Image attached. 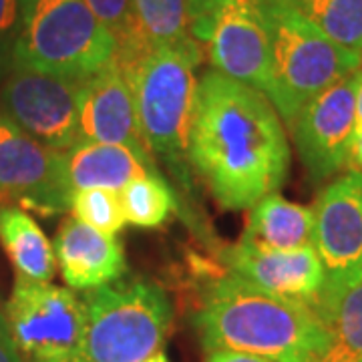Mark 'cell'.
<instances>
[{
	"label": "cell",
	"instance_id": "6da1fadb",
	"mask_svg": "<svg viewBox=\"0 0 362 362\" xmlns=\"http://www.w3.org/2000/svg\"><path fill=\"white\" fill-rule=\"evenodd\" d=\"M290 159L284 121L262 90L214 69L197 78L187 161L223 209L276 194Z\"/></svg>",
	"mask_w": 362,
	"mask_h": 362
},
{
	"label": "cell",
	"instance_id": "7a4b0ae2",
	"mask_svg": "<svg viewBox=\"0 0 362 362\" xmlns=\"http://www.w3.org/2000/svg\"><path fill=\"white\" fill-rule=\"evenodd\" d=\"M194 326L206 352L238 350L274 362H314L326 346L316 308L272 296L226 270L202 284Z\"/></svg>",
	"mask_w": 362,
	"mask_h": 362
},
{
	"label": "cell",
	"instance_id": "3957f363",
	"mask_svg": "<svg viewBox=\"0 0 362 362\" xmlns=\"http://www.w3.org/2000/svg\"><path fill=\"white\" fill-rule=\"evenodd\" d=\"M202 49L195 40L143 52L121 66L129 78L139 131L149 153L165 161L181 183H187V143L194 117Z\"/></svg>",
	"mask_w": 362,
	"mask_h": 362
},
{
	"label": "cell",
	"instance_id": "277c9868",
	"mask_svg": "<svg viewBox=\"0 0 362 362\" xmlns=\"http://www.w3.org/2000/svg\"><path fill=\"white\" fill-rule=\"evenodd\" d=\"M115 52L113 35L83 0H21L13 69L85 81Z\"/></svg>",
	"mask_w": 362,
	"mask_h": 362
},
{
	"label": "cell",
	"instance_id": "5b68a950",
	"mask_svg": "<svg viewBox=\"0 0 362 362\" xmlns=\"http://www.w3.org/2000/svg\"><path fill=\"white\" fill-rule=\"evenodd\" d=\"M259 2L270 42L272 90L268 99L290 127L304 105L362 69V61L326 39L282 0Z\"/></svg>",
	"mask_w": 362,
	"mask_h": 362
},
{
	"label": "cell",
	"instance_id": "8992f818",
	"mask_svg": "<svg viewBox=\"0 0 362 362\" xmlns=\"http://www.w3.org/2000/svg\"><path fill=\"white\" fill-rule=\"evenodd\" d=\"M89 362H145L163 350L173 304L156 282L129 280L78 294Z\"/></svg>",
	"mask_w": 362,
	"mask_h": 362
},
{
	"label": "cell",
	"instance_id": "52a82bcc",
	"mask_svg": "<svg viewBox=\"0 0 362 362\" xmlns=\"http://www.w3.org/2000/svg\"><path fill=\"white\" fill-rule=\"evenodd\" d=\"M187 18L214 71L270 97V42L259 0H187Z\"/></svg>",
	"mask_w": 362,
	"mask_h": 362
},
{
	"label": "cell",
	"instance_id": "ba28073f",
	"mask_svg": "<svg viewBox=\"0 0 362 362\" xmlns=\"http://www.w3.org/2000/svg\"><path fill=\"white\" fill-rule=\"evenodd\" d=\"M4 314L26 362L85 352V306L71 288L16 278Z\"/></svg>",
	"mask_w": 362,
	"mask_h": 362
},
{
	"label": "cell",
	"instance_id": "9c48e42d",
	"mask_svg": "<svg viewBox=\"0 0 362 362\" xmlns=\"http://www.w3.org/2000/svg\"><path fill=\"white\" fill-rule=\"evenodd\" d=\"M312 211L314 247L326 276L316 308L320 314L350 288L362 284V171L330 181Z\"/></svg>",
	"mask_w": 362,
	"mask_h": 362
},
{
	"label": "cell",
	"instance_id": "30bf717a",
	"mask_svg": "<svg viewBox=\"0 0 362 362\" xmlns=\"http://www.w3.org/2000/svg\"><path fill=\"white\" fill-rule=\"evenodd\" d=\"M65 153L42 145L0 109V207H21L42 218L71 209Z\"/></svg>",
	"mask_w": 362,
	"mask_h": 362
},
{
	"label": "cell",
	"instance_id": "8fae6325",
	"mask_svg": "<svg viewBox=\"0 0 362 362\" xmlns=\"http://www.w3.org/2000/svg\"><path fill=\"white\" fill-rule=\"evenodd\" d=\"M83 81L13 69L0 85V109L54 151L78 143V95Z\"/></svg>",
	"mask_w": 362,
	"mask_h": 362
},
{
	"label": "cell",
	"instance_id": "7c38bea8",
	"mask_svg": "<svg viewBox=\"0 0 362 362\" xmlns=\"http://www.w3.org/2000/svg\"><path fill=\"white\" fill-rule=\"evenodd\" d=\"M361 71L338 81L302 107L290 123L298 157L314 183L338 175L349 163L356 133V89Z\"/></svg>",
	"mask_w": 362,
	"mask_h": 362
},
{
	"label": "cell",
	"instance_id": "4fadbf2b",
	"mask_svg": "<svg viewBox=\"0 0 362 362\" xmlns=\"http://www.w3.org/2000/svg\"><path fill=\"white\" fill-rule=\"evenodd\" d=\"M218 258L230 274L244 278L272 296L318 308L326 276L314 246L280 252L238 242L223 247Z\"/></svg>",
	"mask_w": 362,
	"mask_h": 362
},
{
	"label": "cell",
	"instance_id": "5bb4252c",
	"mask_svg": "<svg viewBox=\"0 0 362 362\" xmlns=\"http://www.w3.org/2000/svg\"><path fill=\"white\" fill-rule=\"evenodd\" d=\"M78 141L123 145L156 163L143 143L133 89L115 59L83 81L78 95Z\"/></svg>",
	"mask_w": 362,
	"mask_h": 362
},
{
	"label": "cell",
	"instance_id": "9a60e30c",
	"mask_svg": "<svg viewBox=\"0 0 362 362\" xmlns=\"http://www.w3.org/2000/svg\"><path fill=\"white\" fill-rule=\"evenodd\" d=\"M54 258L63 280L75 292L119 282L127 259L115 235L99 232L77 218H66L54 235Z\"/></svg>",
	"mask_w": 362,
	"mask_h": 362
},
{
	"label": "cell",
	"instance_id": "2e32d148",
	"mask_svg": "<svg viewBox=\"0 0 362 362\" xmlns=\"http://www.w3.org/2000/svg\"><path fill=\"white\" fill-rule=\"evenodd\" d=\"M65 175L71 194L83 189L121 192L129 181L143 175H161L147 161L123 145L78 141L65 151Z\"/></svg>",
	"mask_w": 362,
	"mask_h": 362
},
{
	"label": "cell",
	"instance_id": "e0dca14e",
	"mask_svg": "<svg viewBox=\"0 0 362 362\" xmlns=\"http://www.w3.org/2000/svg\"><path fill=\"white\" fill-rule=\"evenodd\" d=\"M259 250H300L314 246V211L282 195L270 194L250 207L242 240Z\"/></svg>",
	"mask_w": 362,
	"mask_h": 362
},
{
	"label": "cell",
	"instance_id": "ac0fdd59",
	"mask_svg": "<svg viewBox=\"0 0 362 362\" xmlns=\"http://www.w3.org/2000/svg\"><path fill=\"white\" fill-rule=\"evenodd\" d=\"M0 244L13 262L16 278L51 282L57 272L54 247L25 209L0 207Z\"/></svg>",
	"mask_w": 362,
	"mask_h": 362
},
{
	"label": "cell",
	"instance_id": "d6986e66",
	"mask_svg": "<svg viewBox=\"0 0 362 362\" xmlns=\"http://www.w3.org/2000/svg\"><path fill=\"white\" fill-rule=\"evenodd\" d=\"M290 11L362 61V0H282Z\"/></svg>",
	"mask_w": 362,
	"mask_h": 362
},
{
	"label": "cell",
	"instance_id": "ffe728a7",
	"mask_svg": "<svg viewBox=\"0 0 362 362\" xmlns=\"http://www.w3.org/2000/svg\"><path fill=\"white\" fill-rule=\"evenodd\" d=\"M326 346L314 362H362V284L320 312Z\"/></svg>",
	"mask_w": 362,
	"mask_h": 362
},
{
	"label": "cell",
	"instance_id": "44dd1931",
	"mask_svg": "<svg viewBox=\"0 0 362 362\" xmlns=\"http://www.w3.org/2000/svg\"><path fill=\"white\" fill-rule=\"evenodd\" d=\"M125 221L135 228H159L175 211L177 202L163 175H143L129 181L121 192Z\"/></svg>",
	"mask_w": 362,
	"mask_h": 362
},
{
	"label": "cell",
	"instance_id": "7402d4cb",
	"mask_svg": "<svg viewBox=\"0 0 362 362\" xmlns=\"http://www.w3.org/2000/svg\"><path fill=\"white\" fill-rule=\"evenodd\" d=\"M133 11L143 40L149 49L189 42L187 0H133Z\"/></svg>",
	"mask_w": 362,
	"mask_h": 362
},
{
	"label": "cell",
	"instance_id": "603a6c76",
	"mask_svg": "<svg viewBox=\"0 0 362 362\" xmlns=\"http://www.w3.org/2000/svg\"><path fill=\"white\" fill-rule=\"evenodd\" d=\"M101 25L113 35L117 42L115 61L121 66L129 65L149 51L137 26L133 0H83Z\"/></svg>",
	"mask_w": 362,
	"mask_h": 362
},
{
	"label": "cell",
	"instance_id": "cb8c5ba5",
	"mask_svg": "<svg viewBox=\"0 0 362 362\" xmlns=\"http://www.w3.org/2000/svg\"><path fill=\"white\" fill-rule=\"evenodd\" d=\"M71 211L75 218L99 232L115 235L125 228V214L121 197L109 189H83L71 197Z\"/></svg>",
	"mask_w": 362,
	"mask_h": 362
},
{
	"label": "cell",
	"instance_id": "d4e9b609",
	"mask_svg": "<svg viewBox=\"0 0 362 362\" xmlns=\"http://www.w3.org/2000/svg\"><path fill=\"white\" fill-rule=\"evenodd\" d=\"M21 18V0H0V71L6 61V51L13 54L14 39Z\"/></svg>",
	"mask_w": 362,
	"mask_h": 362
},
{
	"label": "cell",
	"instance_id": "484cf974",
	"mask_svg": "<svg viewBox=\"0 0 362 362\" xmlns=\"http://www.w3.org/2000/svg\"><path fill=\"white\" fill-rule=\"evenodd\" d=\"M0 362H25L21 350L14 342L6 314L0 310Z\"/></svg>",
	"mask_w": 362,
	"mask_h": 362
},
{
	"label": "cell",
	"instance_id": "4316f807",
	"mask_svg": "<svg viewBox=\"0 0 362 362\" xmlns=\"http://www.w3.org/2000/svg\"><path fill=\"white\" fill-rule=\"evenodd\" d=\"M206 362H274L266 356L250 354V352H238V350H211L207 352Z\"/></svg>",
	"mask_w": 362,
	"mask_h": 362
},
{
	"label": "cell",
	"instance_id": "83f0119b",
	"mask_svg": "<svg viewBox=\"0 0 362 362\" xmlns=\"http://www.w3.org/2000/svg\"><path fill=\"white\" fill-rule=\"evenodd\" d=\"M350 159H352L362 171V127L361 129H356V133H354L352 149H350Z\"/></svg>",
	"mask_w": 362,
	"mask_h": 362
},
{
	"label": "cell",
	"instance_id": "f1b7e54d",
	"mask_svg": "<svg viewBox=\"0 0 362 362\" xmlns=\"http://www.w3.org/2000/svg\"><path fill=\"white\" fill-rule=\"evenodd\" d=\"M362 127V71L361 81H358V89H356V129Z\"/></svg>",
	"mask_w": 362,
	"mask_h": 362
},
{
	"label": "cell",
	"instance_id": "f546056e",
	"mask_svg": "<svg viewBox=\"0 0 362 362\" xmlns=\"http://www.w3.org/2000/svg\"><path fill=\"white\" fill-rule=\"evenodd\" d=\"M54 362H89V358H87V354H85V352H81V354H71V356L59 358V361H54Z\"/></svg>",
	"mask_w": 362,
	"mask_h": 362
},
{
	"label": "cell",
	"instance_id": "4dcf8cb0",
	"mask_svg": "<svg viewBox=\"0 0 362 362\" xmlns=\"http://www.w3.org/2000/svg\"><path fill=\"white\" fill-rule=\"evenodd\" d=\"M145 362H169V361H168V356H165L163 352H159V354H156V356H151L149 361H145Z\"/></svg>",
	"mask_w": 362,
	"mask_h": 362
}]
</instances>
